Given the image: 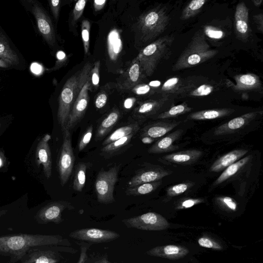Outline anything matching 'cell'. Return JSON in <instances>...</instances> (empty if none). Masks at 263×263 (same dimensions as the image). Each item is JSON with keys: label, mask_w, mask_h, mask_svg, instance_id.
Wrapping results in <instances>:
<instances>
[{"label": "cell", "mask_w": 263, "mask_h": 263, "mask_svg": "<svg viewBox=\"0 0 263 263\" xmlns=\"http://www.w3.org/2000/svg\"><path fill=\"white\" fill-rule=\"evenodd\" d=\"M69 240L59 235L18 234L0 236V255L10 258L9 262L21 260L33 247L66 246Z\"/></svg>", "instance_id": "obj_1"}, {"label": "cell", "mask_w": 263, "mask_h": 263, "mask_svg": "<svg viewBox=\"0 0 263 263\" xmlns=\"http://www.w3.org/2000/svg\"><path fill=\"white\" fill-rule=\"evenodd\" d=\"M92 64L87 63L65 83L59 98L57 119L62 131L65 128L71 108L81 90L89 80Z\"/></svg>", "instance_id": "obj_2"}, {"label": "cell", "mask_w": 263, "mask_h": 263, "mask_svg": "<svg viewBox=\"0 0 263 263\" xmlns=\"http://www.w3.org/2000/svg\"><path fill=\"white\" fill-rule=\"evenodd\" d=\"M169 20L166 11L161 7L153 8L141 14L137 23V46H143L161 34Z\"/></svg>", "instance_id": "obj_3"}, {"label": "cell", "mask_w": 263, "mask_h": 263, "mask_svg": "<svg viewBox=\"0 0 263 263\" xmlns=\"http://www.w3.org/2000/svg\"><path fill=\"white\" fill-rule=\"evenodd\" d=\"M218 51L211 48L203 32L199 31L192 38L186 48L173 67V70L191 68L214 57Z\"/></svg>", "instance_id": "obj_4"}, {"label": "cell", "mask_w": 263, "mask_h": 263, "mask_svg": "<svg viewBox=\"0 0 263 263\" xmlns=\"http://www.w3.org/2000/svg\"><path fill=\"white\" fill-rule=\"evenodd\" d=\"M174 40V36L166 35L147 45L140 50L136 57L146 77L151 76L159 64L169 58Z\"/></svg>", "instance_id": "obj_5"}, {"label": "cell", "mask_w": 263, "mask_h": 263, "mask_svg": "<svg viewBox=\"0 0 263 263\" xmlns=\"http://www.w3.org/2000/svg\"><path fill=\"white\" fill-rule=\"evenodd\" d=\"M119 167L114 166L107 171H100L95 182L98 201L103 204L115 202L114 196L115 185L118 180Z\"/></svg>", "instance_id": "obj_6"}, {"label": "cell", "mask_w": 263, "mask_h": 263, "mask_svg": "<svg viewBox=\"0 0 263 263\" xmlns=\"http://www.w3.org/2000/svg\"><path fill=\"white\" fill-rule=\"evenodd\" d=\"M63 135V142L58 161V170L62 186L65 185L69 180L74 163L70 130L64 129Z\"/></svg>", "instance_id": "obj_7"}, {"label": "cell", "mask_w": 263, "mask_h": 263, "mask_svg": "<svg viewBox=\"0 0 263 263\" xmlns=\"http://www.w3.org/2000/svg\"><path fill=\"white\" fill-rule=\"evenodd\" d=\"M122 222L127 228L145 231H162L170 226L165 218L155 212L124 219Z\"/></svg>", "instance_id": "obj_8"}, {"label": "cell", "mask_w": 263, "mask_h": 263, "mask_svg": "<svg viewBox=\"0 0 263 263\" xmlns=\"http://www.w3.org/2000/svg\"><path fill=\"white\" fill-rule=\"evenodd\" d=\"M74 209V206L67 201L58 200L51 202L40 209L35 215V220L38 223L42 224L50 222L59 224L62 221L63 212Z\"/></svg>", "instance_id": "obj_9"}, {"label": "cell", "mask_w": 263, "mask_h": 263, "mask_svg": "<svg viewBox=\"0 0 263 263\" xmlns=\"http://www.w3.org/2000/svg\"><path fill=\"white\" fill-rule=\"evenodd\" d=\"M69 236L73 239L91 242L106 243L118 239L120 234L114 231L98 228H85L74 230Z\"/></svg>", "instance_id": "obj_10"}, {"label": "cell", "mask_w": 263, "mask_h": 263, "mask_svg": "<svg viewBox=\"0 0 263 263\" xmlns=\"http://www.w3.org/2000/svg\"><path fill=\"white\" fill-rule=\"evenodd\" d=\"M145 78L139 61L136 57L118 78L116 86L120 91H129L135 86L141 83Z\"/></svg>", "instance_id": "obj_11"}, {"label": "cell", "mask_w": 263, "mask_h": 263, "mask_svg": "<svg viewBox=\"0 0 263 263\" xmlns=\"http://www.w3.org/2000/svg\"><path fill=\"white\" fill-rule=\"evenodd\" d=\"M172 171L166 170L156 165L147 163L135 172L134 175L128 181V186H133L141 183L156 181L172 173Z\"/></svg>", "instance_id": "obj_12"}, {"label": "cell", "mask_w": 263, "mask_h": 263, "mask_svg": "<svg viewBox=\"0 0 263 263\" xmlns=\"http://www.w3.org/2000/svg\"><path fill=\"white\" fill-rule=\"evenodd\" d=\"M91 88L89 80L82 87L71 108L65 128L72 130L84 115L89 102V91Z\"/></svg>", "instance_id": "obj_13"}, {"label": "cell", "mask_w": 263, "mask_h": 263, "mask_svg": "<svg viewBox=\"0 0 263 263\" xmlns=\"http://www.w3.org/2000/svg\"><path fill=\"white\" fill-rule=\"evenodd\" d=\"M50 136L46 134L39 141L36 149V159L38 164H41L45 177L49 179L52 174V158L49 140Z\"/></svg>", "instance_id": "obj_14"}, {"label": "cell", "mask_w": 263, "mask_h": 263, "mask_svg": "<svg viewBox=\"0 0 263 263\" xmlns=\"http://www.w3.org/2000/svg\"><path fill=\"white\" fill-rule=\"evenodd\" d=\"M189 253V250L185 247L174 245L157 246L146 251V254L149 256L164 258L172 260L182 258Z\"/></svg>", "instance_id": "obj_15"}, {"label": "cell", "mask_w": 263, "mask_h": 263, "mask_svg": "<svg viewBox=\"0 0 263 263\" xmlns=\"http://www.w3.org/2000/svg\"><path fill=\"white\" fill-rule=\"evenodd\" d=\"M61 259L60 254L54 250L30 249L20 261L23 263H55Z\"/></svg>", "instance_id": "obj_16"}, {"label": "cell", "mask_w": 263, "mask_h": 263, "mask_svg": "<svg viewBox=\"0 0 263 263\" xmlns=\"http://www.w3.org/2000/svg\"><path fill=\"white\" fill-rule=\"evenodd\" d=\"M168 96H165L157 100H149L142 102L133 111V118L142 119L157 113L168 101Z\"/></svg>", "instance_id": "obj_17"}, {"label": "cell", "mask_w": 263, "mask_h": 263, "mask_svg": "<svg viewBox=\"0 0 263 263\" xmlns=\"http://www.w3.org/2000/svg\"><path fill=\"white\" fill-rule=\"evenodd\" d=\"M258 111H253L235 118L216 128L214 135H224L234 133L243 127L256 117Z\"/></svg>", "instance_id": "obj_18"}, {"label": "cell", "mask_w": 263, "mask_h": 263, "mask_svg": "<svg viewBox=\"0 0 263 263\" xmlns=\"http://www.w3.org/2000/svg\"><path fill=\"white\" fill-rule=\"evenodd\" d=\"M33 11L40 32L49 44L53 45L55 43V34L49 18L37 6L33 8Z\"/></svg>", "instance_id": "obj_19"}, {"label": "cell", "mask_w": 263, "mask_h": 263, "mask_svg": "<svg viewBox=\"0 0 263 263\" xmlns=\"http://www.w3.org/2000/svg\"><path fill=\"white\" fill-rule=\"evenodd\" d=\"M183 133L181 129H178L156 141L148 150L150 154H161L175 151L178 147L174 145Z\"/></svg>", "instance_id": "obj_20"}, {"label": "cell", "mask_w": 263, "mask_h": 263, "mask_svg": "<svg viewBox=\"0 0 263 263\" xmlns=\"http://www.w3.org/2000/svg\"><path fill=\"white\" fill-rule=\"evenodd\" d=\"M235 28L238 36L246 39L249 32V11L243 2L239 3L234 15Z\"/></svg>", "instance_id": "obj_21"}, {"label": "cell", "mask_w": 263, "mask_h": 263, "mask_svg": "<svg viewBox=\"0 0 263 263\" xmlns=\"http://www.w3.org/2000/svg\"><path fill=\"white\" fill-rule=\"evenodd\" d=\"M202 152L197 149H188L164 156L162 159L171 163L180 165L194 163L202 156Z\"/></svg>", "instance_id": "obj_22"}, {"label": "cell", "mask_w": 263, "mask_h": 263, "mask_svg": "<svg viewBox=\"0 0 263 263\" xmlns=\"http://www.w3.org/2000/svg\"><path fill=\"white\" fill-rule=\"evenodd\" d=\"M180 122H158L144 127L141 135L144 138H160L176 127Z\"/></svg>", "instance_id": "obj_23"}, {"label": "cell", "mask_w": 263, "mask_h": 263, "mask_svg": "<svg viewBox=\"0 0 263 263\" xmlns=\"http://www.w3.org/2000/svg\"><path fill=\"white\" fill-rule=\"evenodd\" d=\"M192 86L186 81L177 77H173L168 79L163 84L159 92L163 96L171 95H183Z\"/></svg>", "instance_id": "obj_24"}, {"label": "cell", "mask_w": 263, "mask_h": 263, "mask_svg": "<svg viewBox=\"0 0 263 263\" xmlns=\"http://www.w3.org/2000/svg\"><path fill=\"white\" fill-rule=\"evenodd\" d=\"M248 153L244 149L232 151L217 159L211 166L209 171L211 172H219L224 170L230 165L239 160Z\"/></svg>", "instance_id": "obj_25"}, {"label": "cell", "mask_w": 263, "mask_h": 263, "mask_svg": "<svg viewBox=\"0 0 263 263\" xmlns=\"http://www.w3.org/2000/svg\"><path fill=\"white\" fill-rule=\"evenodd\" d=\"M236 84L233 86L238 90H251L259 88L261 82L259 77L253 73L237 75L234 77Z\"/></svg>", "instance_id": "obj_26"}, {"label": "cell", "mask_w": 263, "mask_h": 263, "mask_svg": "<svg viewBox=\"0 0 263 263\" xmlns=\"http://www.w3.org/2000/svg\"><path fill=\"white\" fill-rule=\"evenodd\" d=\"M234 110L232 108H216L194 112L187 117V119L196 120H212L223 118L232 114Z\"/></svg>", "instance_id": "obj_27"}, {"label": "cell", "mask_w": 263, "mask_h": 263, "mask_svg": "<svg viewBox=\"0 0 263 263\" xmlns=\"http://www.w3.org/2000/svg\"><path fill=\"white\" fill-rule=\"evenodd\" d=\"M134 134L128 135L103 146L101 149L100 155L105 158H109L117 155L129 143Z\"/></svg>", "instance_id": "obj_28"}, {"label": "cell", "mask_w": 263, "mask_h": 263, "mask_svg": "<svg viewBox=\"0 0 263 263\" xmlns=\"http://www.w3.org/2000/svg\"><path fill=\"white\" fill-rule=\"evenodd\" d=\"M120 113L117 109L111 111L100 124L96 135V139L100 140L115 126L118 121Z\"/></svg>", "instance_id": "obj_29"}, {"label": "cell", "mask_w": 263, "mask_h": 263, "mask_svg": "<svg viewBox=\"0 0 263 263\" xmlns=\"http://www.w3.org/2000/svg\"><path fill=\"white\" fill-rule=\"evenodd\" d=\"M251 156H247L240 159L226 167L219 177L215 180L213 185H217L236 174L241 167L244 166L250 160Z\"/></svg>", "instance_id": "obj_30"}, {"label": "cell", "mask_w": 263, "mask_h": 263, "mask_svg": "<svg viewBox=\"0 0 263 263\" xmlns=\"http://www.w3.org/2000/svg\"><path fill=\"white\" fill-rule=\"evenodd\" d=\"M162 183L161 180L141 183L133 186H128L125 191L127 196H141L152 193Z\"/></svg>", "instance_id": "obj_31"}, {"label": "cell", "mask_w": 263, "mask_h": 263, "mask_svg": "<svg viewBox=\"0 0 263 263\" xmlns=\"http://www.w3.org/2000/svg\"><path fill=\"white\" fill-rule=\"evenodd\" d=\"M89 165V163L79 162L76 166L72 183L74 191L81 192L83 190L85 184L86 171Z\"/></svg>", "instance_id": "obj_32"}, {"label": "cell", "mask_w": 263, "mask_h": 263, "mask_svg": "<svg viewBox=\"0 0 263 263\" xmlns=\"http://www.w3.org/2000/svg\"><path fill=\"white\" fill-rule=\"evenodd\" d=\"M139 129V125L137 123L122 126L115 131L104 140L102 145L105 146L117 139L130 134H135Z\"/></svg>", "instance_id": "obj_33"}, {"label": "cell", "mask_w": 263, "mask_h": 263, "mask_svg": "<svg viewBox=\"0 0 263 263\" xmlns=\"http://www.w3.org/2000/svg\"><path fill=\"white\" fill-rule=\"evenodd\" d=\"M0 58L11 65H17L19 63L17 54L10 48L7 41L3 37H0Z\"/></svg>", "instance_id": "obj_34"}, {"label": "cell", "mask_w": 263, "mask_h": 263, "mask_svg": "<svg viewBox=\"0 0 263 263\" xmlns=\"http://www.w3.org/2000/svg\"><path fill=\"white\" fill-rule=\"evenodd\" d=\"M192 108L187 105L186 102L173 106L168 109L160 113L157 117V119H167L174 118L189 112Z\"/></svg>", "instance_id": "obj_35"}, {"label": "cell", "mask_w": 263, "mask_h": 263, "mask_svg": "<svg viewBox=\"0 0 263 263\" xmlns=\"http://www.w3.org/2000/svg\"><path fill=\"white\" fill-rule=\"evenodd\" d=\"M208 0H192L183 9L181 18L187 20L197 14Z\"/></svg>", "instance_id": "obj_36"}, {"label": "cell", "mask_w": 263, "mask_h": 263, "mask_svg": "<svg viewBox=\"0 0 263 263\" xmlns=\"http://www.w3.org/2000/svg\"><path fill=\"white\" fill-rule=\"evenodd\" d=\"M107 44L110 53H118L122 48V41L118 30H111L108 34Z\"/></svg>", "instance_id": "obj_37"}, {"label": "cell", "mask_w": 263, "mask_h": 263, "mask_svg": "<svg viewBox=\"0 0 263 263\" xmlns=\"http://www.w3.org/2000/svg\"><path fill=\"white\" fill-rule=\"evenodd\" d=\"M213 85L203 84L195 88H190L182 96L190 97H203L211 93L214 90Z\"/></svg>", "instance_id": "obj_38"}, {"label": "cell", "mask_w": 263, "mask_h": 263, "mask_svg": "<svg viewBox=\"0 0 263 263\" xmlns=\"http://www.w3.org/2000/svg\"><path fill=\"white\" fill-rule=\"evenodd\" d=\"M192 185L193 183L192 182H184L172 185L166 190L167 196L173 197L178 196L184 193Z\"/></svg>", "instance_id": "obj_39"}, {"label": "cell", "mask_w": 263, "mask_h": 263, "mask_svg": "<svg viewBox=\"0 0 263 263\" xmlns=\"http://www.w3.org/2000/svg\"><path fill=\"white\" fill-rule=\"evenodd\" d=\"M90 24L87 20H84L81 25V35L85 53L88 54L89 50V33Z\"/></svg>", "instance_id": "obj_40"}, {"label": "cell", "mask_w": 263, "mask_h": 263, "mask_svg": "<svg viewBox=\"0 0 263 263\" xmlns=\"http://www.w3.org/2000/svg\"><path fill=\"white\" fill-rule=\"evenodd\" d=\"M216 202L222 208L231 211H235L237 204L233 198L228 196H221L216 198Z\"/></svg>", "instance_id": "obj_41"}, {"label": "cell", "mask_w": 263, "mask_h": 263, "mask_svg": "<svg viewBox=\"0 0 263 263\" xmlns=\"http://www.w3.org/2000/svg\"><path fill=\"white\" fill-rule=\"evenodd\" d=\"M100 63L99 61L96 62L92 65L89 77V80L91 88L96 89L99 84L100 81Z\"/></svg>", "instance_id": "obj_42"}, {"label": "cell", "mask_w": 263, "mask_h": 263, "mask_svg": "<svg viewBox=\"0 0 263 263\" xmlns=\"http://www.w3.org/2000/svg\"><path fill=\"white\" fill-rule=\"evenodd\" d=\"M198 243L200 246L203 248L212 249L215 250H221L223 248L218 242L206 236L199 238Z\"/></svg>", "instance_id": "obj_43"}, {"label": "cell", "mask_w": 263, "mask_h": 263, "mask_svg": "<svg viewBox=\"0 0 263 263\" xmlns=\"http://www.w3.org/2000/svg\"><path fill=\"white\" fill-rule=\"evenodd\" d=\"M130 91L133 93L139 96L152 95L156 91L149 84L142 83L135 86Z\"/></svg>", "instance_id": "obj_44"}, {"label": "cell", "mask_w": 263, "mask_h": 263, "mask_svg": "<svg viewBox=\"0 0 263 263\" xmlns=\"http://www.w3.org/2000/svg\"><path fill=\"white\" fill-rule=\"evenodd\" d=\"M204 35L213 39H220L224 36V32L220 29L211 26H205L203 29Z\"/></svg>", "instance_id": "obj_45"}, {"label": "cell", "mask_w": 263, "mask_h": 263, "mask_svg": "<svg viewBox=\"0 0 263 263\" xmlns=\"http://www.w3.org/2000/svg\"><path fill=\"white\" fill-rule=\"evenodd\" d=\"M93 131V127L90 126L82 136L78 143V149L79 152L83 151L89 143Z\"/></svg>", "instance_id": "obj_46"}, {"label": "cell", "mask_w": 263, "mask_h": 263, "mask_svg": "<svg viewBox=\"0 0 263 263\" xmlns=\"http://www.w3.org/2000/svg\"><path fill=\"white\" fill-rule=\"evenodd\" d=\"M80 248V255L79 258L78 263H84L87 262L88 260V256L87 255V251L92 245L91 242H76Z\"/></svg>", "instance_id": "obj_47"}, {"label": "cell", "mask_w": 263, "mask_h": 263, "mask_svg": "<svg viewBox=\"0 0 263 263\" xmlns=\"http://www.w3.org/2000/svg\"><path fill=\"white\" fill-rule=\"evenodd\" d=\"M87 0H78L72 12L73 20L77 21L81 16Z\"/></svg>", "instance_id": "obj_48"}, {"label": "cell", "mask_w": 263, "mask_h": 263, "mask_svg": "<svg viewBox=\"0 0 263 263\" xmlns=\"http://www.w3.org/2000/svg\"><path fill=\"white\" fill-rule=\"evenodd\" d=\"M107 93L104 90L100 91L97 95L95 104L96 108L101 109L103 108L106 104L107 101Z\"/></svg>", "instance_id": "obj_49"}, {"label": "cell", "mask_w": 263, "mask_h": 263, "mask_svg": "<svg viewBox=\"0 0 263 263\" xmlns=\"http://www.w3.org/2000/svg\"><path fill=\"white\" fill-rule=\"evenodd\" d=\"M203 199L200 198H189L181 202L177 208L178 209H184L190 208L197 204L202 202Z\"/></svg>", "instance_id": "obj_50"}, {"label": "cell", "mask_w": 263, "mask_h": 263, "mask_svg": "<svg viewBox=\"0 0 263 263\" xmlns=\"http://www.w3.org/2000/svg\"><path fill=\"white\" fill-rule=\"evenodd\" d=\"M51 8L54 17H58L60 6V0H50Z\"/></svg>", "instance_id": "obj_51"}, {"label": "cell", "mask_w": 263, "mask_h": 263, "mask_svg": "<svg viewBox=\"0 0 263 263\" xmlns=\"http://www.w3.org/2000/svg\"><path fill=\"white\" fill-rule=\"evenodd\" d=\"M253 20L256 24L257 28L261 33L263 32V15L262 13L253 16Z\"/></svg>", "instance_id": "obj_52"}, {"label": "cell", "mask_w": 263, "mask_h": 263, "mask_svg": "<svg viewBox=\"0 0 263 263\" xmlns=\"http://www.w3.org/2000/svg\"><path fill=\"white\" fill-rule=\"evenodd\" d=\"M107 0H93V7L96 11L101 10L105 6Z\"/></svg>", "instance_id": "obj_53"}, {"label": "cell", "mask_w": 263, "mask_h": 263, "mask_svg": "<svg viewBox=\"0 0 263 263\" xmlns=\"http://www.w3.org/2000/svg\"><path fill=\"white\" fill-rule=\"evenodd\" d=\"M31 70L35 74H39L42 71V66L38 63H34L31 65Z\"/></svg>", "instance_id": "obj_54"}, {"label": "cell", "mask_w": 263, "mask_h": 263, "mask_svg": "<svg viewBox=\"0 0 263 263\" xmlns=\"http://www.w3.org/2000/svg\"><path fill=\"white\" fill-rule=\"evenodd\" d=\"M135 102V99L133 98H127L124 102V107L126 109H130L133 107Z\"/></svg>", "instance_id": "obj_55"}, {"label": "cell", "mask_w": 263, "mask_h": 263, "mask_svg": "<svg viewBox=\"0 0 263 263\" xmlns=\"http://www.w3.org/2000/svg\"><path fill=\"white\" fill-rule=\"evenodd\" d=\"M149 85L154 89L157 88L160 85L161 82L158 81H152L149 83Z\"/></svg>", "instance_id": "obj_56"}, {"label": "cell", "mask_w": 263, "mask_h": 263, "mask_svg": "<svg viewBox=\"0 0 263 263\" xmlns=\"http://www.w3.org/2000/svg\"><path fill=\"white\" fill-rule=\"evenodd\" d=\"M10 64L7 63L5 60L0 58V67L1 68H8L10 66Z\"/></svg>", "instance_id": "obj_57"}, {"label": "cell", "mask_w": 263, "mask_h": 263, "mask_svg": "<svg viewBox=\"0 0 263 263\" xmlns=\"http://www.w3.org/2000/svg\"><path fill=\"white\" fill-rule=\"evenodd\" d=\"M57 57L58 59H59V60H61L65 57V54L64 52L62 51H59V52H58L57 54Z\"/></svg>", "instance_id": "obj_58"}, {"label": "cell", "mask_w": 263, "mask_h": 263, "mask_svg": "<svg viewBox=\"0 0 263 263\" xmlns=\"http://www.w3.org/2000/svg\"><path fill=\"white\" fill-rule=\"evenodd\" d=\"M262 0H253L254 4L256 6H259L261 5Z\"/></svg>", "instance_id": "obj_59"}, {"label": "cell", "mask_w": 263, "mask_h": 263, "mask_svg": "<svg viewBox=\"0 0 263 263\" xmlns=\"http://www.w3.org/2000/svg\"><path fill=\"white\" fill-rule=\"evenodd\" d=\"M7 212V211L6 210H0V218L4 215H5L6 213Z\"/></svg>", "instance_id": "obj_60"}, {"label": "cell", "mask_w": 263, "mask_h": 263, "mask_svg": "<svg viewBox=\"0 0 263 263\" xmlns=\"http://www.w3.org/2000/svg\"><path fill=\"white\" fill-rule=\"evenodd\" d=\"M4 121H0V133L1 132L4 128Z\"/></svg>", "instance_id": "obj_61"}, {"label": "cell", "mask_w": 263, "mask_h": 263, "mask_svg": "<svg viewBox=\"0 0 263 263\" xmlns=\"http://www.w3.org/2000/svg\"><path fill=\"white\" fill-rule=\"evenodd\" d=\"M1 159H0V165H1Z\"/></svg>", "instance_id": "obj_62"}, {"label": "cell", "mask_w": 263, "mask_h": 263, "mask_svg": "<svg viewBox=\"0 0 263 263\" xmlns=\"http://www.w3.org/2000/svg\"><path fill=\"white\" fill-rule=\"evenodd\" d=\"M74 1H77V0H74Z\"/></svg>", "instance_id": "obj_63"}, {"label": "cell", "mask_w": 263, "mask_h": 263, "mask_svg": "<svg viewBox=\"0 0 263 263\" xmlns=\"http://www.w3.org/2000/svg\"><path fill=\"white\" fill-rule=\"evenodd\" d=\"M113 1H115V0H113Z\"/></svg>", "instance_id": "obj_64"}]
</instances>
